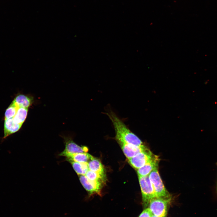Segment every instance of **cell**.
Segmentation results:
<instances>
[{"instance_id": "cell-14", "label": "cell", "mask_w": 217, "mask_h": 217, "mask_svg": "<svg viewBox=\"0 0 217 217\" xmlns=\"http://www.w3.org/2000/svg\"><path fill=\"white\" fill-rule=\"evenodd\" d=\"M77 173L79 175H85L89 170L88 162H70Z\"/></svg>"}, {"instance_id": "cell-11", "label": "cell", "mask_w": 217, "mask_h": 217, "mask_svg": "<svg viewBox=\"0 0 217 217\" xmlns=\"http://www.w3.org/2000/svg\"><path fill=\"white\" fill-rule=\"evenodd\" d=\"M65 157H66V160L69 162H88L94 158L87 153L70 154L66 155Z\"/></svg>"}, {"instance_id": "cell-18", "label": "cell", "mask_w": 217, "mask_h": 217, "mask_svg": "<svg viewBox=\"0 0 217 217\" xmlns=\"http://www.w3.org/2000/svg\"><path fill=\"white\" fill-rule=\"evenodd\" d=\"M152 215L150 210L147 207L144 209L138 217H152Z\"/></svg>"}, {"instance_id": "cell-7", "label": "cell", "mask_w": 217, "mask_h": 217, "mask_svg": "<svg viewBox=\"0 0 217 217\" xmlns=\"http://www.w3.org/2000/svg\"><path fill=\"white\" fill-rule=\"evenodd\" d=\"M79 179L82 185L90 195L98 194L101 195L102 182L88 179L85 175H80Z\"/></svg>"}, {"instance_id": "cell-13", "label": "cell", "mask_w": 217, "mask_h": 217, "mask_svg": "<svg viewBox=\"0 0 217 217\" xmlns=\"http://www.w3.org/2000/svg\"><path fill=\"white\" fill-rule=\"evenodd\" d=\"M89 170L105 176L104 166L100 161L94 158L88 162Z\"/></svg>"}, {"instance_id": "cell-4", "label": "cell", "mask_w": 217, "mask_h": 217, "mask_svg": "<svg viewBox=\"0 0 217 217\" xmlns=\"http://www.w3.org/2000/svg\"><path fill=\"white\" fill-rule=\"evenodd\" d=\"M171 198L165 199L155 197L149 202L148 207L153 215L166 217Z\"/></svg>"}, {"instance_id": "cell-1", "label": "cell", "mask_w": 217, "mask_h": 217, "mask_svg": "<svg viewBox=\"0 0 217 217\" xmlns=\"http://www.w3.org/2000/svg\"><path fill=\"white\" fill-rule=\"evenodd\" d=\"M107 114L112 123L115 132V139L118 143H124L138 146H145L114 112L111 111Z\"/></svg>"}, {"instance_id": "cell-20", "label": "cell", "mask_w": 217, "mask_h": 217, "mask_svg": "<svg viewBox=\"0 0 217 217\" xmlns=\"http://www.w3.org/2000/svg\"><path fill=\"white\" fill-rule=\"evenodd\" d=\"M152 217H159V216H155L154 215H153Z\"/></svg>"}, {"instance_id": "cell-9", "label": "cell", "mask_w": 217, "mask_h": 217, "mask_svg": "<svg viewBox=\"0 0 217 217\" xmlns=\"http://www.w3.org/2000/svg\"><path fill=\"white\" fill-rule=\"evenodd\" d=\"M159 161V157L154 155L150 161L143 167L137 169L138 176L149 175L156 167L158 166Z\"/></svg>"}, {"instance_id": "cell-3", "label": "cell", "mask_w": 217, "mask_h": 217, "mask_svg": "<svg viewBox=\"0 0 217 217\" xmlns=\"http://www.w3.org/2000/svg\"><path fill=\"white\" fill-rule=\"evenodd\" d=\"M142 194V203L143 208H147L150 201L156 197L149 175L138 176Z\"/></svg>"}, {"instance_id": "cell-5", "label": "cell", "mask_w": 217, "mask_h": 217, "mask_svg": "<svg viewBox=\"0 0 217 217\" xmlns=\"http://www.w3.org/2000/svg\"><path fill=\"white\" fill-rule=\"evenodd\" d=\"M154 155L150 150L148 149L128 159V160L131 165L134 168L137 169L150 161Z\"/></svg>"}, {"instance_id": "cell-2", "label": "cell", "mask_w": 217, "mask_h": 217, "mask_svg": "<svg viewBox=\"0 0 217 217\" xmlns=\"http://www.w3.org/2000/svg\"><path fill=\"white\" fill-rule=\"evenodd\" d=\"M158 168V166L156 167L149 175L156 197L165 199L171 198V195L163 183L159 172Z\"/></svg>"}, {"instance_id": "cell-12", "label": "cell", "mask_w": 217, "mask_h": 217, "mask_svg": "<svg viewBox=\"0 0 217 217\" xmlns=\"http://www.w3.org/2000/svg\"><path fill=\"white\" fill-rule=\"evenodd\" d=\"M33 102V99L31 97L20 94L15 98L12 102L18 107L28 108Z\"/></svg>"}, {"instance_id": "cell-19", "label": "cell", "mask_w": 217, "mask_h": 217, "mask_svg": "<svg viewBox=\"0 0 217 217\" xmlns=\"http://www.w3.org/2000/svg\"><path fill=\"white\" fill-rule=\"evenodd\" d=\"M217 165V164H216ZM216 192L217 193V183H216Z\"/></svg>"}, {"instance_id": "cell-17", "label": "cell", "mask_w": 217, "mask_h": 217, "mask_svg": "<svg viewBox=\"0 0 217 217\" xmlns=\"http://www.w3.org/2000/svg\"><path fill=\"white\" fill-rule=\"evenodd\" d=\"M18 107L12 102L6 109L5 114V119H9L15 116Z\"/></svg>"}, {"instance_id": "cell-16", "label": "cell", "mask_w": 217, "mask_h": 217, "mask_svg": "<svg viewBox=\"0 0 217 217\" xmlns=\"http://www.w3.org/2000/svg\"><path fill=\"white\" fill-rule=\"evenodd\" d=\"M89 180L93 181H99L104 183L105 176L89 170L85 175Z\"/></svg>"}, {"instance_id": "cell-10", "label": "cell", "mask_w": 217, "mask_h": 217, "mask_svg": "<svg viewBox=\"0 0 217 217\" xmlns=\"http://www.w3.org/2000/svg\"><path fill=\"white\" fill-rule=\"evenodd\" d=\"M22 125L15 122L13 118L5 119L3 139H5L10 135L17 132L20 128Z\"/></svg>"}, {"instance_id": "cell-15", "label": "cell", "mask_w": 217, "mask_h": 217, "mask_svg": "<svg viewBox=\"0 0 217 217\" xmlns=\"http://www.w3.org/2000/svg\"><path fill=\"white\" fill-rule=\"evenodd\" d=\"M28 111V108L18 107L15 116L13 117L15 122L22 125L27 118Z\"/></svg>"}, {"instance_id": "cell-6", "label": "cell", "mask_w": 217, "mask_h": 217, "mask_svg": "<svg viewBox=\"0 0 217 217\" xmlns=\"http://www.w3.org/2000/svg\"><path fill=\"white\" fill-rule=\"evenodd\" d=\"M65 148L64 150L59 154L61 156H65L70 154L87 153L88 149L85 146H80L74 142L70 137H64Z\"/></svg>"}, {"instance_id": "cell-8", "label": "cell", "mask_w": 217, "mask_h": 217, "mask_svg": "<svg viewBox=\"0 0 217 217\" xmlns=\"http://www.w3.org/2000/svg\"><path fill=\"white\" fill-rule=\"evenodd\" d=\"M118 143L120 145L124 154L128 159L148 149L145 146H138L124 143Z\"/></svg>"}]
</instances>
